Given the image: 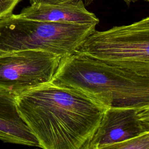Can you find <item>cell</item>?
Here are the masks:
<instances>
[{
  "label": "cell",
  "instance_id": "obj_1",
  "mask_svg": "<svg viewBox=\"0 0 149 149\" xmlns=\"http://www.w3.org/2000/svg\"><path fill=\"white\" fill-rule=\"evenodd\" d=\"M15 100L44 149H85L109 108L95 95L52 81L16 95Z\"/></svg>",
  "mask_w": 149,
  "mask_h": 149
},
{
  "label": "cell",
  "instance_id": "obj_2",
  "mask_svg": "<svg viewBox=\"0 0 149 149\" xmlns=\"http://www.w3.org/2000/svg\"><path fill=\"white\" fill-rule=\"evenodd\" d=\"M52 83L95 95L109 107L149 108V77L80 52L61 58Z\"/></svg>",
  "mask_w": 149,
  "mask_h": 149
},
{
  "label": "cell",
  "instance_id": "obj_3",
  "mask_svg": "<svg viewBox=\"0 0 149 149\" xmlns=\"http://www.w3.org/2000/svg\"><path fill=\"white\" fill-rule=\"evenodd\" d=\"M96 25L33 20L11 13L0 17V51L41 50L69 56L80 50Z\"/></svg>",
  "mask_w": 149,
  "mask_h": 149
},
{
  "label": "cell",
  "instance_id": "obj_4",
  "mask_svg": "<svg viewBox=\"0 0 149 149\" xmlns=\"http://www.w3.org/2000/svg\"><path fill=\"white\" fill-rule=\"evenodd\" d=\"M78 52L149 77V16L130 24L95 30Z\"/></svg>",
  "mask_w": 149,
  "mask_h": 149
},
{
  "label": "cell",
  "instance_id": "obj_5",
  "mask_svg": "<svg viewBox=\"0 0 149 149\" xmlns=\"http://www.w3.org/2000/svg\"><path fill=\"white\" fill-rule=\"evenodd\" d=\"M61 56L41 50H22L0 56V86L15 95L52 81Z\"/></svg>",
  "mask_w": 149,
  "mask_h": 149
},
{
  "label": "cell",
  "instance_id": "obj_6",
  "mask_svg": "<svg viewBox=\"0 0 149 149\" xmlns=\"http://www.w3.org/2000/svg\"><path fill=\"white\" fill-rule=\"evenodd\" d=\"M146 131L147 129L139 118L138 110L109 107L105 111L98 129L85 149L109 148Z\"/></svg>",
  "mask_w": 149,
  "mask_h": 149
},
{
  "label": "cell",
  "instance_id": "obj_7",
  "mask_svg": "<svg viewBox=\"0 0 149 149\" xmlns=\"http://www.w3.org/2000/svg\"><path fill=\"white\" fill-rule=\"evenodd\" d=\"M20 16L41 21L79 24H95L99 19L84 6L83 0L57 4H31L23 8Z\"/></svg>",
  "mask_w": 149,
  "mask_h": 149
},
{
  "label": "cell",
  "instance_id": "obj_8",
  "mask_svg": "<svg viewBox=\"0 0 149 149\" xmlns=\"http://www.w3.org/2000/svg\"><path fill=\"white\" fill-rule=\"evenodd\" d=\"M15 95L0 86V140L39 147L38 140L19 114Z\"/></svg>",
  "mask_w": 149,
  "mask_h": 149
},
{
  "label": "cell",
  "instance_id": "obj_9",
  "mask_svg": "<svg viewBox=\"0 0 149 149\" xmlns=\"http://www.w3.org/2000/svg\"><path fill=\"white\" fill-rule=\"evenodd\" d=\"M112 149H148L149 130L146 131L140 135L120 143L111 146Z\"/></svg>",
  "mask_w": 149,
  "mask_h": 149
},
{
  "label": "cell",
  "instance_id": "obj_10",
  "mask_svg": "<svg viewBox=\"0 0 149 149\" xmlns=\"http://www.w3.org/2000/svg\"><path fill=\"white\" fill-rule=\"evenodd\" d=\"M20 0H0V17L12 13Z\"/></svg>",
  "mask_w": 149,
  "mask_h": 149
},
{
  "label": "cell",
  "instance_id": "obj_11",
  "mask_svg": "<svg viewBox=\"0 0 149 149\" xmlns=\"http://www.w3.org/2000/svg\"><path fill=\"white\" fill-rule=\"evenodd\" d=\"M75 0H30L31 4H57L66 2L73 1ZM127 5H129L132 2H135L138 1H145L149 3V0H122Z\"/></svg>",
  "mask_w": 149,
  "mask_h": 149
},
{
  "label": "cell",
  "instance_id": "obj_12",
  "mask_svg": "<svg viewBox=\"0 0 149 149\" xmlns=\"http://www.w3.org/2000/svg\"><path fill=\"white\" fill-rule=\"evenodd\" d=\"M139 118L144 125L147 130H149V108L139 111Z\"/></svg>",
  "mask_w": 149,
  "mask_h": 149
},
{
  "label": "cell",
  "instance_id": "obj_13",
  "mask_svg": "<svg viewBox=\"0 0 149 149\" xmlns=\"http://www.w3.org/2000/svg\"><path fill=\"white\" fill-rule=\"evenodd\" d=\"M6 53H7V52H3V51H0V56H1V55H3V54H6Z\"/></svg>",
  "mask_w": 149,
  "mask_h": 149
}]
</instances>
